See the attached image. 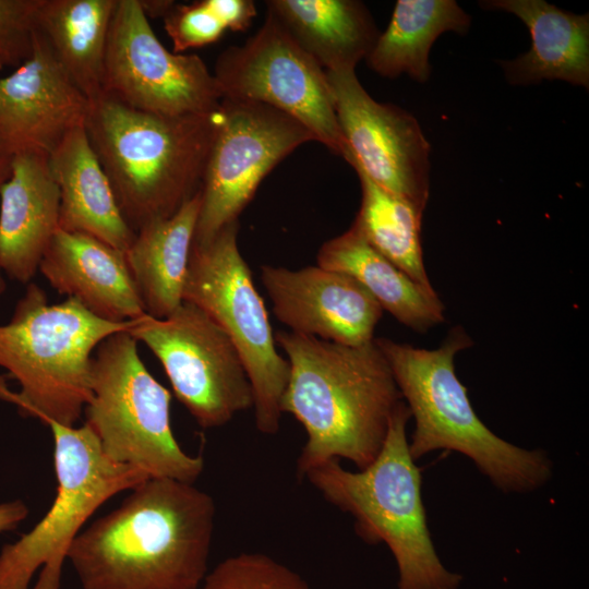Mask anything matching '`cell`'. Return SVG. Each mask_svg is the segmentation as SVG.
Here are the masks:
<instances>
[{
	"label": "cell",
	"mask_w": 589,
	"mask_h": 589,
	"mask_svg": "<svg viewBox=\"0 0 589 589\" xmlns=\"http://www.w3.org/2000/svg\"><path fill=\"white\" fill-rule=\"evenodd\" d=\"M76 536L67 560L83 589H200L216 505L194 483L149 478Z\"/></svg>",
	"instance_id": "6da1fadb"
},
{
	"label": "cell",
	"mask_w": 589,
	"mask_h": 589,
	"mask_svg": "<svg viewBox=\"0 0 589 589\" xmlns=\"http://www.w3.org/2000/svg\"><path fill=\"white\" fill-rule=\"evenodd\" d=\"M275 340L289 362L281 412L292 414L306 433L298 474L339 458L358 469L369 466L404 400L375 341L354 347L285 330Z\"/></svg>",
	"instance_id": "7a4b0ae2"
},
{
	"label": "cell",
	"mask_w": 589,
	"mask_h": 589,
	"mask_svg": "<svg viewBox=\"0 0 589 589\" xmlns=\"http://www.w3.org/2000/svg\"><path fill=\"white\" fill-rule=\"evenodd\" d=\"M217 111L157 115L105 94L89 101L87 136L134 232L170 217L201 190Z\"/></svg>",
	"instance_id": "3957f363"
},
{
	"label": "cell",
	"mask_w": 589,
	"mask_h": 589,
	"mask_svg": "<svg viewBox=\"0 0 589 589\" xmlns=\"http://www.w3.org/2000/svg\"><path fill=\"white\" fill-rule=\"evenodd\" d=\"M136 322L100 318L73 298L50 304L39 286L27 284L10 321L0 325V368L20 390L0 377V398L46 424L74 426L91 397L95 350Z\"/></svg>",
	"instance_id": "277c9868"
},
{
	"label": "cell",
	"mask_w": 589,
	"mask_h": 589,
	"mask_svg": "<svg viewBox=\"0 0 589 589\" xmlns=\"http://www.w3.org/2000/svg\"><path fill=\"white\" fill-rule=\"evenodd\" d=\"M374 341L414 418L409 443L414 460L435 449L458 452L505 492L532 491L549 480L551 465L543 453L502 440L474 412L454 365L457 352L472 344L464 328H452L436 349L388 338Z\"/></svg>",
	"instance_id": "5b68a950"
},
{
	"label": "cell",
	"mask_w": 589,
	"mask_h": 589,
	"mask_svg": "<svg viewBox=\"0 0 589 589\" xmlns=\"http://www.w3.org/2000/svg\"><path fill=\"white\" fill-rule=\"evenodd\" d=\"M404 400L395 408L375 459L358 471L329 460L303 478L333 506L354 518L369 543H385L399 573L398 589H457L462 576L441 563L426 524L421 474L409 450Z\"/></svg>",
	"instance_id": "8992f818"
},
{
	"label": "cell",
	"mask_w": 589,
	"mask_h": 589,
	"mask_svg": "<svg viewBox=\"0 0 589 589\" xmlns=\"http://www.w3.org/2000/svg\"><path fill=\"white\" fill-rule=\"evenodd\" d=\"M171 395L146 369L137 340L128 332L99 344L92 361L91 397L85 424L115 462L148 478L194 483L204 469L202 456L182 449L170 422Z\"/></svg>",
	"instance_id": "52a82bcc"
},
{
	"label": "cell",
	"mask_w": 589,
	"mask_h": 589,
	"mask_svg": "<svg viewBox=\"0 0 589 589\" xmlns=\"http://www.w3.org/2000/svg\"><path fill=\"white\" fill-rule=\"evenodd\" d=\"M53 438L56 497L45 516L0 551V589H60L64 561L86 521L116 494L149 479L112 461L85 423L48 422Z\"/></svg>",
	"instance_id": "ba28073f"
},
{
	"label": "cell",
	"mask_w": 589,
	"mask_h": 589,
	"mask_svg": "<svg viewBox=\"0 0 589 589\" xmlns=\"http://www.w3.org/2000/svg\"><path fill=\"white\" fill-rule=\"evenodd\" d=\"M238 230L235 221L207 242H193L182 298L207 314L236 347L252 386L256 429L273 435L280 426L289 362L276 349L264 301L238 248Z\"/></svg>",
	"instance_id": "9c48e42d"
},
{
	"label": "cell",
	"mask_w": 589,
	"mask_h": 589,
	"mask_svg": "<svg viewBox=\"0 0 589 589\" xmlns=\"http://www.w3.org/2000/svg\"><path fill=\"white\" fill-rule=\"evenodd\" d=\"M161 363L177 399L202 429L227 424L253 408L243 362L224 330L189 302L158 320L148 314L128 330Z\"/></svg>",
	"instance_id": "30bf717a"
},
{
	"label": "cell",
	"mask_w": 589,
	"mask_h": 589,
	"mask_svg": "<svg viewBox=\"0 0 589 589\" xmlns=\"http://www.w3.org/2000/svg\"><path fill=\"white\" fill-rule=\"evenodd\" d=\"M312 132L262 103L221 99L201 184L194 243H204L238 217L262 180Z\"/></svg>",
	"instance_id": "8fae6325"
},
{
	"label": "cell",
	"mask_w": 589,
	"mask_h": 589,
	"mask_svg": "<svg viewBox=\"0 0 589 589\" xmlns=\"http://www.w3.org/2000/svg\"><path fill=\"white\" fill-rule=\"evenodd\" d=\"M223 99L272 106L305 125L334 154L346 144L325 70L268 12L259 31L217 58L213 73Z\"/></svg>",
	"instance_id": "7c38bea8"
},
{
	"label": "cell",
	"mask_w": 589,
	"mask_h": 589,
	"mask_svg": "<svg viewBox=\"0 0 589 589\" xmlns=\"http://www.w3.org/2000/svg\"><path fill=\"white\" fill-rule=\"evenodd\" d=\"M103 93L131 108L165 116L211 113L223 99L199 56L171 52L159 41L140 0H117Z\"/></svg>",
	"instance_id": "4fadbf2b"
},
{
	"label": "cell",
	"mask_w": 589,
	"mask_h": 589,
	"mask_svg": "<svg viewBox=\"0 0 589 589\" xmlns=\"http://www.w3.org/2000/svg\"><path fill=\"white\" fill-rule=\"evenodd\" d=\"M325 72L346 144V161L424 211L430 193V144L417 119L393 104L373 99L356 70Z\"/></svg>",
	"instance_id": "5bb4252c"
},
{
	"label": "cell",
	"mask_w": 589,
	"mask_h": 589,
	"mask_svg": "<svg viewBox=\"0 0 589 589\" xmlns=\"http://www.w3.org/2000/svg\"><path fill=\"white\" fill-rule=\"evenodd\" d=\"M89 100L37 31L31 57L0 77V155L49 154L85 124Z\"/></svg>",
	"instance_id": "9a60e30c"
},
{
	"label": "cell",
	"mask_w": 589,
	"mask_h": 589,
	"mask_svg": "<svg viewBox=\"0 0 589 589\" xmlns=\"http://www.w3.org/2000/svg\"><path fill=\"white\" fill-rule=\"evenodd\" d=\"M261 280L275 316L291 332L346 346L374 340L383 309L352 277L321 266L264 265Z\"/></svg>",
	"instance_id": "2e32d148"
},
{
	"label": "cell",
	"mask_w": 589,
	"mask_h": 589,
	"mask_svg": "<svg viewBox=\"0 0 589 589\" xmlns=\"http://www.w3.org/2000/svg\"><path fill=\"white\" fill-rule=\"evenodd\" d=\"M38 271L100 318L125 322L146 314L124 252L93 236L59 229Z\"/></svg>",
	"instance_id": "e0dca14e"
},
{
	"label": "cell",
	"mask_w": 589,
	"mask_h": 589,
	"mask_svg": "<svg viewBox=\"0 0 589 589\" xmlns=\"http://www.w3.org/2000/svg\"><path fill=\"white\" fill-rule=\"evenodd\" d=\"M60 192L48 156L23 153L10 160L0 187V267L9 278L29 284L60 229Z\"/></svg>",
	"instance_id": "ac0fdd59"
},
{
	"label": "cell",
	"mask_w": 589,
	"mask_h": 589,
	"mask_svg": "<svg viewBox=\"0 0 589 589\" xmlns=\"http://www.w3.org/2000/svg\"><path fill=\"white\" fill-rule=\"evenodd\" d=\"M48 164L60 192V229L93 236L125 253L135 232L121 213L85 124L60 142Z\"/></svg>",
	"instance_id": "d6986e66"
},
{
	"label": "cell",
	"mask_w": 589,
	"mask_h": 589,
	"mask_svg": "<svg viewBox=\"0 0 589 589\" xmlns=\"http://www.w3.org/2000/svg\"><path fill=\"white\" fill-rule=\"evenodd\" d=\"M479 4L519 17L531 35L530 49L502 61L507 81L515 85L563 80L589 86V14L565 12L544 0H490Z\"/></svg>",
	"instance_id": "ffe728a7"
},
{
	"label": "cell",
	"mask_w": 589,
	"mask_h": 589,
	"mask_svg": "<svg viewBox=\"0 0 589 589\" xmlns=\"http://www.w3.org/2000/svg\"><path fill=\"white\" fill-rule=\"evenodd\" d=\"M266 7L325 71L356 70L381 34L366 7L356 0H271Z\"/></svg>",
	"instance_id": "44dd1931"
},
{
	"label": "cell",
	"mask_w": 589,
	"mask_h": 589,
	"mask_svg": "<svg viewBox=\"0 0 589 589\" xmlns=\"http://www.w3.org/2000/svg\"><path fill=\"white\" fill-rule=\"evenodd\" d=\"M200 207L201 191L170 217L140 228L124 253L145 313L154 318L169 316L183 302Z\"/></svg>",
	"instance_id": "7402d4cb"
},
{
	"label": "cell",
	"mask_w": 589,
	"mask_h": 589,
	"mask_svg": "<svg viewBox=\"0 0 589 589\" xmlns=\"http://www.w3.org/2000/svg\"><path fill=\"white\" fill-rule=\"evenodd\" d=\"M317 265L356 279L398 322L423 333L444 321L436 292L422 288L377 252L351 225L321 247Z\"/></svg>",
	"instance_id": "603a6c76"
},
{
	"label": "cell",
	"mask_w": 589,
	"mask_h": 589,
	"mask_svg": "<svg viewBox=\"0 0 589 589\" xmlns=\"http://www.w3.org/2000/svg\"><path fill=\"white\" fill-rule=\"evenodd\" d=\"M117 0H41L37 25L55 57L88 98L101 96Z\"/></svg>",
	"instance_id": "cb8c5ba5"
},
{
	"label": "cell",
	"mask_w": 589,
	"mask_h": 589,
	"mask_svg": "<svg viewBox=\"0 0 589 589\" xmlns=\"http://www.w3.org/2000/svg\"><path fill=\"white\" fill-rule=\"evenodd\" d=\"M470 22L454 0H398L386 31L365 60L382 76L407 73L425 83L431 74L429 53L433 43L445 32L467 33Z\"/></svg>",
	"instance_id": "d4e9b609"
},
{
	"label": "cell",
	"mask_w": 589,
	"mask_h": 589,
	"mask_svg": "<svg viewBox=\"0 0 589 589\" xmlns=\"http://www.w3.org/2000/svg\"><path fill=\"white\" fill-rule=\"evenodd\" d=\"M362 190L353 226L383 256L428 291L435 292L425 272L421 247L423 211L374 183L359 169Z\"/></svg>",
	"instance_id": "484cf974"
},
{
	"label": "cell",
	"mask_w": 589,
	"mask_h": 589,
	"mask_svg": "<svg viewBox=\"0 0 589 589\" xmlns=\"http://www.w3.org/2000/svg\"><path fill=\"white\" fill-rule=\"evenodd\" d=\"M200 589H312L293 569L259 552L231 555L208 572Z\"/></svg>",
	"instance_id": "4316f807"
},
{
	"label": "cell",
	"mask_w": 589,
	"mask_h": 589,
	"mask_svg": "<svg viewBox=\"0 0 589 589\" xmlns=\"http://www.w3.org/2000/svg\"><path fill=\"white\" fill-rule=\"evenodd\" d=\"M41 0H0V69L20 67L32 55Z\"/></svg>",
	"instance_id": "83f0119b"
},
{
	"label": "cell",
	"mask_w": 589,
	"mask_h": 589,
	"mask_svg": "<svg viewBox=\"0 0 589 589\" xmlns=\"http://www.w3.org/2000/svg\"><path fill=\"white\" fill-rule=\"evenodd\" d=\"M163 19L176 53L213 44L226 31L205 0L175 3Z\"/></svg>",
	"instance_id": "f1b7e54d"
},
{
	"label": "cell",
	"mask_w": 589,
	"mask_h": 589,
	"mask_svg": "<svg viewBox=\"0 0 589 589\" xmlns=\"http://www.w3.org/2000/svg\"><path fill=\"white\" fill-rule=\"evenodd\" d=\"M211 11L219 19L226 29L243 32L256 15L251 0H205Z\"/></svg>",
	"instance_id": "f546056e"
},
{
	"label": "cell",
	"mask_w": 589,
	"mask_h": 589,
	"mask_svg": "<svg viewBox=\"0 0 589 589\" xmlns=\"http://www.w3.org/2000/svg\"><path fill=\"white\" fill-rule=\"evenodd\" d=\"M28 507L22 500L0 503V533L12 531L28 516Z\"/></svg>",
	"instance_id": "4dcf8cb0"
},
{
	"label": "cell",
	"mask_w": 589,
	"mask_h": 589,
	"mask_svg": "<svg viewBox=\"0 0 589 589\" xmlns=\"http://www.w3.org/2000/svg\"><path fill=\"white\" fill-rule=\"evenodd\" d=\"M140 3L147 17H164L175 4L173 1L165 0H140Z\"/></svg>",
	"instance_id": "1f68e13d"
},
{
	"label": "cell",
	"mask_w": 589,
	"mask_h": 589,
	"mask_svg": "<svg viewBox=\"0 0 589 589\" xmlns=\"http://www.w3.org/2000/svg\"><path fill=\"white\" fill-rule=\"evenodd\" d=\"M10 158L0 155V187L8 179L10 175ZM7 283L4 274L0 267V296L5 292Z\"/></svg>",
	"instance_id": "d6a6232c"
}]
</instances>
